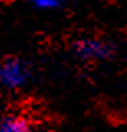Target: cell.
Instances as JSON below:
<instances>
[{"label": "cell", "instance_id": "cell-1", "mask_svg": "<svg viewBox=\"0 0 127 132\" xmlns=\"http://www.w3.org/2000/svg\"><path fill=\"white\" fill-rule=\"evenodd\" d=\"M69 55L84 64H101L111 61L117 53V46L112 40L96 33H83L71 38L68 45Z\"/></svg>", "mask_w": 127, "mask_h": 132}, {"label": "cell", "instance_id": "cell-2", "mask_svg": "<svg viewBox=\"0 0 127 132\" xmlns=\"http://www.w3.org/2000/svg\"><path fill=\"white\" fill-rule=\"evenodd\" d=\"M35 79V64L20 55L0 58V94H18Z\"/></svg>", "mask_w": 127, "mask_h": 132}, {"label": "cell", "instance_id": "cell-3", "mask_svg": "<svg viewBox=\"0 0 127 132\" xmlns=\"http://www.w3.org/2000/svg\"><path fill=\"white\" fill-rule=\"evenodd\" d=\"M0 132H36V124L28 112L7 111L0 114Z\"/></svg>", "mask_w": 127, "mask_h": 132}, {"label": "cell", "instance_id": "cell-4", "mask_svg": "<svg viewBox=\"0 0 127 132\" xmlns=\"http://www.w3.org/2000/svg\"><path fill=\"white\" fill-rule=\"evenodd\" d=\"M69 0H27L30 7L40 12H61L66 8Z\"/></svg>", "mask_w": 127, "mask_h": 132}, {"label": "cell", "instance_id": "cell-5", "mask_svg": "<svg viewBox=\"0 0 127 132\" xmlns=\"http://www.w3.org/2000/svg\"><path fill=\"white\" fill-rule=\"evenodd\" d=\"M0 114H2V112H0Z\"/></svg>", "mask_w": 127, "mask_h": 132}]
</instances>
